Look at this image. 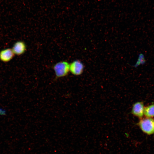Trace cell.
<instances>
[{
    "label": "cell",
    "instance_id": "1",
    "mask_svg": "<svg viewBox=\"0 0 154 154\" xmlns=\"http://www.w3.org/2000/svg\"><path fill=\"white\" fill-rule=\"evenodd\" d=\"M137 123L141 131L147 135L154 134V119L152 118L142 117Z\"/></svg>",
    "mask_w": 154,
    "mask_h": 154
},
{
    "label": "cell",
    "instance_id": "2",
    "mask_svg": "<svg viewBox=\"0 0 154 154\" xmlns=\"http://www.w3.org/2000/svg\"><path fill=\"white\" fill-rule=\"evenodd\" d=\"M55 72V79L67 76L70 72V64L67 61L58 62L52 66Z\"/></svg>",
    "mask_w": 154,
    "mask_h": 154
},
{
    "label": "cell",
    "instance_id": "3",
    "mask_svg": "<svg viewBox=\"0 0 154 154\" xmlns=\"http://www.w3.org/2000/svg\"><path fill=\"white\" fill-rule=\"evenodd\" d=\"M84 68V65L80 60H75L70 64V72L74 75L79 76L83 73Z\"/></svg>",
    "mask_w": 154,
    "mask_h": 154
},
{
    "label": "cell",
    "instance_id": "4",
    "mask_svg": "<svg viewBox=\"0 0 154 154\" xmlns=\"http://www.w3.org/2000/svg\"><path fill=\"white\" fill-rule=\"evenodd\" d=\"M144 107L143 102H137L133 104L131 113L133 116L140 119L144 115Z\"/></svg>",
    "mask_w": 154,
    "mask_h": 154
},
{
    "label": "cell",
    "instance_id": "5",
    "mask_svg": "<svg viewBox=\"0 0 154 154\" xmlns=\"http://www.w3.org/2000/svg\"><path fill=\"white\" fill-rule=\"evenodd\" d=\"M12 49L15 55L20 56L24 54L26 51V45L23 41H19L15 43Z\"/></svg>",
    "mask_w": 154,
    "mask_h": 154
},
{
    "label": "cell",
    "instance_id": "6",
    "mask_svg": "<svg viewBox=\"0 0 154 154\" xmlns=\"http://www.w3.org/2000/svg\"><path fill=\"white\" fill-rule=\"evenodd\" d=\"M15 55L12 48L4 49L0 51V60L4 62H8L11 60Z\"/></svg>",
    "mask_w": 154,
    "mask_h": 154
},
{
    "label": "cell",
    "instance_id": "7",
    "mask_svg": "<svg viewBox=\"0 0 154 154\" xmlns=\"http://www.w3.org/2000/svg\"><path fill=\"white\" fill-rule=\"evenodd\" d=\"M144 115L146 117L153 118L154 117V104L145 107Z\"/></svg>",
    "mask_w": 154,
    "mask_h": 154
},
{
    "label": "cell",
    "instance_id": "8",
    "mask_svg": "<svg viewBox=\"0 0 154 154\" xmlns=\"http://www.w3.org/2000/svg\"><path fill=\"white\" fill-rule=\"evenodd\" d=\"M5 111H3L2 109H0V115H5Z\"/></svg>",
    "mask_w": 154,
    "mask_h": 154
}]
</instances>
